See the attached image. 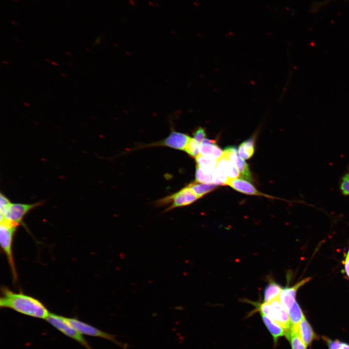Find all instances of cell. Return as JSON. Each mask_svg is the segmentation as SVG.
I'll list each match as a JSON object with an SVG mask.
<instances>
[{
	"mask_svg": "<svg viewBox=\"0 0 349 349\" xmlns=\"http://www.w3.org/2000/svg\"><path fill=\"white\" fill-rule=\"evenodd\" d=\"M0 307L10 308L20 314L37 318L46 319L50 312L39 300L21 293H15L3 287Z\"/></svg>",
	"mask_w": 349,
	"mask_h": 349,
	"instance_id": "obj_1",
	"label": "cell"
},
{
	"mask_svg": "<svg viewBox=\"0 0 349 349\" xmlns=\"http://www.w3.org/2000/svg\"><path fill=\"white\" fill-rule=\"evenodd\" d=\"M46 320L53 327L67 336L79 342L86 349H93L84 338L83 334L68 321L66 317L50 313Z\"/></svg>",
	"mask_w": 349,
	"mask_h": 349,
	"instance_id": "obj_2",
	"label": "cell"
},
{
	"mask_svg": "<svg viewBox=\"0 0 349 349\" xmlns=\"http://www.w3.org/2000/svg\"><path fill=\"white\" fill-rule=\"evenodd\" d=\"M18 225L5 220L0 221V245L7 257L15 278H16V274L13 256L12 242L14 234Z\"/></svg>",
	"mask_w": 349,
	"mask_h": 349,
	"instance_id": "obj_3",
	"label": "cell"
},
{
	"mask_svg": "<svg viewBox=\"0 0 349 349\" xmlns=\"http://www.w3.org/2000/svg\"><path fill=\"white\" fill-rule=\"evenodd\" d=\"M66 318L68 321L83 335L98 337L108 340L122 349H127L128 347L127 344L123 343L118 340L115 335L104 332L76 318L66 317Z\"/></svg>",
	"mask_w": 349,
	"mask_h": 349,
	"instance_id": "obj_4",
	"label": "cell"
},
{
	"mask_svg": "<svg viewBox=\"0 0 349 349\" xmlns=\"http://www.w3.org/2000/svg\"><path fill=\"white\" fill-rule=\"evenodd\" d=\"M42 204L41 202L32 204L11 203L2 212H0V221L5 220L19 225L29 211Z\"/></svg>",
	"mask_w": 349,
	"mask_h": 349,
	"instance_id": "obj_5",
	"label": "cell"
},
{
	"mask_svg": "<svg viewBox=\"0 0 349 349\" xmlns=\"http://www.w3.org/2000/svg\"><path fill=\"white\" fill-rule=\"evenodd\" d=\"M200 198L188 186L185 187L179 191L169 196L162 198L158 202L159 205H171L166 211L173 208L189 205Z\"/></svg>",
	"mask_w": 349,
	"mask_h": 349,
	"instance_id": "obj_6",
	"label": "cell"
},
{
	"mask_svg": "<svg viewBox=\"0 0 349 349\" xmlns=\"http://www.w3.org/2000/svg\"><path fill=\"white\" fill-rule=\"evenodd\" d=\"M272 307V319L281 325L286 332V337L288 339L290 331V320L288 313L279 300L276 298L270 302Z\"/></svg>",
	"mask_w": 349,
	"mask_h": 349,
	"instance_id": "obj_7",
	"label": "cell"
},
{
	"mask_svg": "<svg viewBox=\"0 0 349 349\" xmlns=\"http://www.w3.org/2000/svg\"><path fill=\"white\" fill-rule=\"evenodd\" d=\"M233 161L240 175L245 179L252 181V176L248 164L238 154L237 148L233 146L226 147L223 151V155Z\"/></svg>",
	"mask_w": 349,
	"mask_h": 349,
	"instance_id": "obj_8",
	"label": "cell"
},
{
	"mask_svg": "<svg viewBox=\"0 0 349 349\" xmlns=\"http://www.w3.org/2000/svg\"><path fill=\"white\" fill-rule=\"evenodd\" d=\"M190 138L185 134L174 131H172L167 138L153 145L165 146L184 151Z\"/></svg>",
	"mask_w": 349,
	"mask_h": 349,
	"instance_id": "obj_9",
	"label": "cell"
},
{
	"mask_svg": "<svg viewBox=\"0 0 349 349\" xmlns=\"http://www.w3.org/2000/svg\"><path fill=\"white\" fill-rule=\"evenodd\" d=\"M310 280L306 278L297 283L294 286L286 287L282 289L279 299L283 305L288 311L296 302L295 297L299 289Z\"/></svg>",
	"mask_w": 349,
	"mask_h": 349,
	"instance_id": "obj_10",
	"label": "cell"
},
{
	"mask_svg": "<svg viewBox=\"0 0 349 349\" xmlns=\"http://www.w3.org/2000/svg\"><path fill=\"white\" fill-rule=\"evenodd\" d=\"M226 185H229L236 190L246 194L268 197L257 190L251 183L242 178L229 179Z\"/></svg>",
	"mask_w": 349,
	"mask_h": 349,
	"instance_id": "obj_11",
	"label": "cell"
},
{
	"mask_svg": "<svg viewBox=\"0 0 349 349\" xmlns=\"http://www.w3.org/2000/svg\"><path fill=\"white\" fill-rule=\"evenodd\" d=\"M297 334L306 347L310 345L317 337L312 327L304 316L299 324Z\"/></svg>",
	"mask_w": 349,
	"mask_h": 349,
	"instance_id": "obj_12",
	"label": "cell"
},
{
	"mask_svg": "<svg viewBox=\"0 0 349 349\" xmlns=\"http://www.w3.org/2000/svg\"><path fill=\"white\" fill-rule=\"evenodd\" d=\"M200 155L219 159L223 155V151L212 140L205 139L200 146Z\"/></svg>",
	"mask_w": 349,
	"mask_h": 349,
	"instance_id": "obj_13",
	"label": "cell"
},
{
	"mask_svg": "<svg viewBox=\"0 0 349 349\" xmlns=\"http://www.w3.org/2000/svg\"><path fill=\"white\" fill-rule=\"evenodd\" d=\"M263 321L272 335L274 343L276 344L279 338L286 336V332L285 329L277 322L270 317L261 314Z\"/></svg>",
	"mask_w": 349,
	"mask_h": 349,
	"instance_id": "obj_14",
	"label": "cell"
},
{
	"mask_svg": "<svg viewBox=\"0 0 349 349\" xmlns=\"http://www.w3.org/2000/svg\"><path fill=\"white\" fill-rule=\"evenodd\" d=\"M217 166L222 170L228 180L237 178L240 176V173L235 164L225 156H222L218 159Z\"/></svg>",
	"mask_w": 349,
	"mask_h": 349,
	"instance_id": "obj_15",
	"label": "cell"
},
{
	"mask_svg": "<svg viewBox=\"0 0 349 349\" xmlns=\"http://www.w3.org/2000/svg\"><path fill=\"white\" fill-rule=\"evenodd\" d=\"M195 159L197 166L206 174L213 173L218 160L214 158L204 156L200 154Z\"/></svg>",
	"mask_w": 349,
	"mask_h": 349,
	"instance_id": "obj_16",
	"label": "cell"
},
{
	"mask_svg": "<svg viewBox=\"0 0 349 349\" xmlns=\"http://www.w3.org/2000/svg\"><path fill=\"white\" fill-rule=\"evenodd\" d=\"M282 287L274 282H270L266 286L264 291V302H270L279 297Z\"/></svg>",
	"mask_w": 349,
	"mask_h": 349,
	"instance_id": "obj_17",
	"label": "cell"
},
{
	"mask_svg": "<svg viewBox=\"0 0 349 349\" xmlns=\"http://www.w3.org/2000/svg\"><path fill=\"white\" fill-rule=\"evenodd\" d=\"M188 186L192 190L196 195L199 198H201L204 195L215 190L218 186V185L200 183L195 181L190 184Z\"/></svg>",
	"mask_w": 349,
	"mask_h": 349,
	"instance_id": "obj_18",
	"label": "cell"
},
{
	"mask_svg": "<svg viewBox=\"0 0 349 349\" xmlns=\"http://www.w3.org/2000/svg\"><path fill=\"white\" fill-rule=\"evenodd\" d=\"M254 143V139L252 137L239 145L238 152L242 159H249L253 155L255 150Z\"/></svg>",
	"mask_w": 349,
	"mask_h": 349,
	"instance_id": "obj_19",
	"label": "cell"
},
{
	"mask_svg": "<svg viewBox=\"0 0 349 349\" xmlns=\"http://www.w3.org/2000/svg\"><path fill=\"white\" fill-rule=\"evenodd\" d=\"M201 144V143L191 137L184 151L189 155L196 159L200 154Z\"/></svg>",
	"mask_w": 349,
	"mask_h": 349,
	"instance_id": "obj_20",
	"label": "cell"
},
{
	"mask_svg": "<svg viewBox=\"0 0 349 349\" xmlns=\"http://www.w3.org/2000/svg\"><path fill=\"white\" fill-rule=\"evenodd\" d=\"M195 181L200 183L214 184L213 173L206 174L197 166L195 171Z\"/></svg>",
	"mask_w": 349,
	"mask_h": 349,
	"instance_id": "obj_21",
	"label": "cell"
},
{
	"mask_svg": "<svg viewBox=\"0 0 349 349\" xmlns=\"http://www.w3.org/2000/svg\"><path fill=\"white\" fill-rule=\"evenodd\" d=\"M288 340L290 342L292 349H306L307 348L297 333H290Z\"/></svg>",
	"mask_w": 349,
	"mask_h": 349,
	"instance_id": "obj_22",
	"label": "cell"
},
{
	"mask_svg": "<svg viewBox=\"0 0 349 349\" xmlns=\"http://www.w3.org/2000/svg\"><path fill=\"white\" fill-rule=\"evenodd\" d=\"M340 189L343 195L349 196V172L342 176L340 183Z\"/></svg>",
	"mask_w": 349,
	"mask_h": 349,
	"instance_id": "obj_23",
	"label": "cell"
},
{
	"mask_svg": "<svg viewBox=\"0 0 349 349\" xmlns=\"http://www.w3.org/2000/svg\"><path fill=\"white\" fill-rule=\"evenodd\" d=\"M329 349H349V345L338 340H326Z\"/></svg>",
	"mask_w": 349,
	"mask_h": 349,
	"instance_id": "obj_24",
	"label": "cell"
},
{
	"mask_svg": "<svg viewBox=\"0 0 349 349\" xmlns=\"http://www.w3.org/2000/svg\"><path fill=\"white\" fill-rule=\"evenodd\" d=\"M193 138L198 143H202L206 136V133L204 128L199 127L193 133Z\"/></svg>",
	"mask_w": 349,
	"mask_h": 349,
	"instance_id": "obj_25",
	"label": "cell"
},
{
	"mask_svg": "<svg viewBox=\"0 0 349 349\" xmlns=\"http://www.w3.org/2000/svg\"><path fill=\"white\" fill-rule=\"evenodd\" d=\"M11 203L9 199L3 193L0 194V210L2 212Z\"/></svg>",
	"mask_w": 349,
	"mask_h": 349,
	"instance_id": "obj_26",
	"label": "cell"
},
{
	"mask_svg": "<svg viewBox=\"0 0 349 349\" xmlns=\"http://www.w3.org/2000/svg\"><path fill=\"white\" fill-rule=\"evenodd\" d=\"M344 265L346 273L349 278V256H346L344 262Z\"/></svg>",
	"mask_w": 349,
	"mask_h": 349,
	"instance_id": "obj_27",
	"label": "cell"
},
{
	"mask_svg": "<svg viewBox=\"0 0 349 349\" xmlns=\"http://www.w3.org/2000/svg\"><path fill=\"white\" fill-rule=\"evenodd\" d=\"M51 63L52 64L54 65L55 66H58L59 65V64L56 62H52Z\"/></svg>",
	"mask_w": 349,
	"mask_h": 349,
	"instance_id": "obj_28",
	"label": "cell"
},
{
	"mask_svg": "<svg viewBox=\"0 0 349 349\" xmlns=\"http://www.w3.org/2000/svg\"><path fill=\"white\" fill-rule=\"evenodd\" d=\"M24 105L25 106H27V107H31V105L30 104L28 103H24Z\"/></svg>",
	"mask_w": 349,
	"mask_h": 349,
	"instance_id": "obj_29",
	"label": "cell"
},
{
	"mask_svg": "<svg viewBox=\"0 0 349 349\" xmlns=\"http://www.w3.org/2000/svg\"><path fill=\"white\" fill-rule=\"evenodd\" d=\"M61 76H62L63 77H65H65H67V75H66V74H64V73H61Z\"/></svg>",
	"mask_w": 349,
	"mask_h": 349,
	"instance_id": "obj_30",
	"label": "cell"
},
{
	"mask_svg": "<svg viewBox=\"0 0 349 349\" xmlns=\"http://www.w3.org/2000/svg\"><path fill=\"white\" fill-rule=\"evenodd\" d=\"M2 62H3V63H5V64H9V63H8V62H6V61H3Z\"/></svg>",
	"mask_w": 349,
	"mask_h": 349,
	"instance_id": "obj_31",
	"label": "cell"
},
{
	"mask_svg": "<svg viewBox=\"0 0 349 349\" xmlns=\"http://www.w3.org/2000/svg\"><path fill=\"white\" fill-rule=\"evenodd\" d=\"M46 61L47 62H49V63H50V62L51 63V62H52L50 60H48V59H46Z\"/></svg>",
	"mask_w": 349,
	"mask_h": 349,
	"instance_id": "obj_32",
	"label": "cell"
},
{
	"mask_svg": "<svg viewBox=\"0 0 349 349\" xmlns=\"http://www.w3.org/2000/svg\"><path fill=\"white\" fill-rule=\"evenodd\" d=\"M65 53L68 55H71V54L70 53H68V52H66Z\"/></svg>",
	"mask_w": 349,
	"mask_h": 349,
	"instance_id": "obj_33",
	"label": "cell"
},
{
	"mask_svg": "<svg viewBox=\"0 0 349 349\" xmlns=\"http://www.w3.org/2000/svg\"><path fill=\"white\" fill-rule=\"evenodd\" d=\"M347 256H349V251H348V252Z\"/></svg>",
	"mask_w": 349,
	"mask_h": 349,
	"instance_id": "obj_34",
	"label": "cell"
}]
</instances>
